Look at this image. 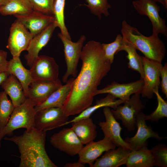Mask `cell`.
<instances>
[{
	"label": "cell",
	"instance_id": "obj_1",
	"mask_svg": "<svg viewBox=\"0 0 167 167\" xmlns=\"http://www.w3.org/2000/svg\"><path fill=\"white\" fill-rule=\"evenodd\" d=\"M80 58L82 62L80 72L73 80L62 108L68 117L79 114L92 105L98 86L111 68L101 44L94 41L83 46Z\"/></svg>",
	"mask_w": 167,
	"mask_h": 167
},
{
	"label": "cell",
	"instance_id": "obj_38",
	"mask_svg": "<svg viewBox=\"0 0 167 167\" xmlns=\"http://www.w3.org/2000/svg\"><path fill=\"white\" fill-rule=\"evenodd\" d=\"M64 167H84V165L78 161L74 163H66L64 166Z\"/></svg>",
	"mask_w": 167,
	"mask_h": 167
},
{
	"label": "cell",
	"instance_id": "obj_8",
	"mask_svg": "<svg viewBox=\"0 0 167 167\" xmlns=\"http://www.w3.org/2000/svg\"><path fill=\"white\" fill-rule=\"evenodd\" d=\"M68 117L62 108L44 109L36 112L34 127L39 131H46L63 126L68 121Z\"/></svg>",
	"mask_w": 167,
	"mask_h": 167
},
{
	"label": "cell",
	"instance_id": "obj_5",
	"mask_svg": "<svg viewBox=\"0 0 167 167\" xmlns=\"http://www.w3.org/2000/svg\"><path fill=\"white\" fill-rule=\"evenodd\" d=\"M140 93L133 94L122 105L118 106L115 109H111L115 119L121 120L122 124L128 131H132L136 127V118L143 109L144 105L140 100Z\"/></svg>",
	"mask_w": 167,
	"mask_h": 167
},
{
	"label": "cell",
	"instance_id": "obj_20",
	"mask_svg": "<svg viewBox=\"0 0 167 167\" xmlns=\"http://www.w3.org/2000/svg\"><path fill=\"white\" fill-rule=\"evenodd\" d=\"M131 151L120 147L108 150L96 160L91 167H118L126 164Z\"/></svg>",
	"mask_w": 167,
	"mask_h": 167
},
{
	"label": "cell",
	"instance_id": "obj_9",
	"mask_svg": "<svg viewBox=\"0 0 167 167\" xmlns=\"http://www.w3.org/2000/svg\"><path fill=\"white\" fill-rule=\"evenodd\" d=\"M132 4L139 14L149 18L152 26V33L161 34L167 36L166 22L160 17V7L156 2L152 0H137L133 1Z\"/></svg>",
	"mask_w": 167,
	"mask_h": 167
},
{
	"label": "cell",
	"instance_id": "obj_23",
	"mask_svg": "<svg viewBox=\"0 0 167 167\" xmlns=\"http://www.w3.org/2000/svg\"><path fill=\"white\" fill-rule=\"evenodd\" d=\"M74 78L68 79L65 85L53 92L42 103L35 106L36 112L49 108H62L68 95Z\"/></svg>",
	"mask_w": 167,
	"mask_h": 167
},
{
	"label": "cell",
	"instance_id": "obj_30",
	"mask_svg": "<svg viewBox=\"0 0 167 167\" xmlns=\"http://www.w3.org/2000/svg\"><path fill=\"white\" fill-rule=\"evenodd\" d=\"M3 91L0 92V132L7 123L15 107Z\"/></svg>",
	"mask_w": 167,
	"mask_h": 167
},
{
	"label": "cell",
	"instance_id": "obj_12",
	"mask_svg": "<svg viewBox=\"0 0 167 167\" xmlns=\"http://www.w3.org/2000/svg\"><path fill=\"white\" fill-rule=\"evenodd\" d=\"M30 71L33 80L55 81L58 79L59 67L53 58L39 56Z\"/></svg>",
	"mask_w": 167,
	"mask_h": 167
},
{
	"label": "cell",
	"instance_id": "obj_10",
	"mask_svg": "<svg viewBox=\"0 0 167 167\" xmlns=\"http://www.w3.org/2000/svg\"><path fill=\"white\" fill-rule=\"evenodd\" d=\"M49 142L54 148L71 156L78 154L84 146L71 128H63L53 134Z\"/></svg>",
	"mask_w": 167,
	"mask_h": 167
},
{
	"label": "cell",
	"instance_id": "obj_11",
	"mask_svg": "<svg viewBox=\"0 0 167 167\" xmlns=\"http://www.w3.org/2000/svg\"><path fill=\"white\" fill-rule=\"evenodd\" d=\"M144 76L143 84L140 92L143 97L152 99L155 90L159 89L160 84L161 63L143 57Z\"/></svg>",
	"mask_w": 167,
	"mask_h": 167
},
{
	"label": "cell",
	"instance_id": "obj_19",
	"mask_svg": "<svg viewBox=\"0 0 167 167\" xmlns=\"http://www.w3.org/2000/svg\"><path fill=\"white\" fill-rule=\"evenodd\" d=\"M57 27L54 21L32 39L27 50L28 53L24 56L27 64L30 68L38 57L40 51L49 42Z\"/></svg>",
	"mask_w": 167,
	"mask_h": 167
},
{
	"label": "cell",
	"instance_id": "obj_7",
	"mask_svg": "<svg viewBox=\"0 0 167 167\" xmlns=\"http://www.w3.org/2000/svg\"><path fill=\"white\" fill-rule=\"evenodd\" d=\"M33 37L25 26L16 19L10 28L6 47L13 57H19L22 51L27 50Z\"/></svg>",
	"mask_w": 167,
	"mask_h": 167
},
{
	"label": "cell",
	"instance_id": "obj_40",
	"mask_svg": "<svg viewBox=\"0 0 167 167\" xmlns=\"http://www.w3.org/2000/svg\"><path fill=\"white\" fill-rule=\"evenodd\" d=\"M161 3L166 9L167 8V0H152Z\"/></svg>",
	"mask_w": 167,
	"mask_h": 167
},
{
	"label": "cell",
	"instance_id": "obj_15",
	"mask_svg": "<svg viewBox=\"0 0 167 167\" xmlns=\"http://www.w3.org/2000/svg\"><path fill=\"white\" fill-rule=\"evenodd\" d=\"M116 147L110 139L105 136L97 141H91L84 146L78 153V161L84 165L88 164L91 167L94 162L104 152L115 149Z\"/></svg>",
	"mask_w": 167,
	"mask_h": 167
},
{
	"label": "cell",
	"instance_id": "obj_16",
	"mask_svg": "<svg viewBox=\"0 0 167 167\" xmlns=\"http://www.w3.org/2000/svg\"><path fill=\"white\" fill-rule=\"evenodd\" d=\"M103 112L105 121L100 122L99 125L104 136L110 139L116 147L130 149L128 144L121 137L122 128L113 115L110 107H104Z\"/></svg>",
	"mask_w": 167,
	"mask_h": 167
},
{
	"label": "cell",
	"instance_id": "obj_31",
	"mask_svg": "<svg viewBox=\"0 0 167 167\" xmlns=\"http://www.w3.org/2000/svg\"><path fill=\"white\" fill-rule=\"evenodd\" d=\"M85 1L87 4H84L83 5L87 6L91 12L97 16L99 19H101L102 14L105 17L109 15L108 9L111 7V6L108 2V0Z\"/></svg>",
	"mask_w": 167,
	"mask_h": 167
},
{
	"label": "cell",
	"instance_id": "obj_32",
	"mask_svg": "<svg viewBox=\"0 0 167 167\" xmlns=\"http://www.w3.org/2000/svg\"><path fill=\"white\" fill-rule=\"evenodd\" d=\"M156 96L158 104L156 109L151 114L145 115L146 120L157 122L160 119L167 117V102L161 96L159 92V89L154 91Z\"/></svg>",
	"mask_w": 167,
	"mask_h": 167
},
{
	"label": "cell",
	"instance_id": "obj_6",
	"mask_svg": "<svg viewBox=\"0 0 167 167\" xmlns=\"http://www.w3.org/2000/svg\"><path fill=\"white\" fill-rule=\"evenodd\" d=\"M58 36L63 45L67 70L62 77V81L66 83L70 76L71 75L75 78L77 75L78 64L86 38L84 35H82L78 41L75 42L67 38L61 32L58 34Z\"/></svg>",
	"mask_w": 167,
	"mask_h": 167
},
{
	"label": "cell",
	"instance_id": "obj_24",
	"mask_svg": "<svg viewBox=\"0 0 167 167\" xmlns=\"http://www.w3.org/2000/svg\"><path fill=\"white\" fill-rule=\"evenodd\" d=\"M7 72L14 75L21 84L27 97L29 86L33 80L30 70L23 65L19 57H13L8 61Z\"/></svg>",
	"mask_w": 167,
	"mask_h": 167
},
{
	"label": "cell",
	"instance_id": "obj_14",
	"mask_svg": "<svg viewBox=\"0 0 167 167\" xmlns=\"http://www.w3.org/2000/svg\"><path fill=\"white\" fill-rule=\"evenodd\" d=\"M62 85L58 79L55 81L33 80L29 86L27 98L35 106L43 102Z\"/></svg>",
	"mask_w": 167,
	"mask_h": 167
},
{
	"label": "cell",
	"instance_id": "obj_29",
	"mask_svg": "<svg viewBox=\"0 0 167 167\" xmlns=\"http://www.w3.org/2000/svg\"><path fill=\"white\" fill-rule=\"evenodd\" d=\"M66 0H54L53 14L57 27L60 28L61 33L68 39L71 38L65 24L64 11Z\"/></svg>",
	"mask_w": 167,
	"mask_h": 167
},
{
	"label": "cell",
	"instance_id": "obj_18",
	"mask_svg": "<svg viewBox=\"0 0 167 167\" xmlns=\"http://www.w3.org/2000/svg\"><path fill=\"white\" fill-rule=\"evenodd\" d=\"M35 36L55 21L53 15H47L33 11L23 15H14Z\"/></svg>",
	"mask_w": 167,
	"mask_h": 167
},
{
	"label": "cell",
	"instance_id": "obj_26",
	"mask_svg": "<svg viewBox=\"0 0 167 167\" xmlns=\"http://www.w3.org/2000/svg\"><path fill=\"white\" fill-rule=\"evenodd\" d=\"M127 167H152L154 166V160L147 146L136 151H131L126 164Z\"/></svg>",
	"mask_w": 167,
	"mask_h": 167
},
{
	"label": "cell",
	"instance_id": "obj_42",
	"mask_svg": "<svg viewBox=\"0 0 167 167\" xmlns=\"http://www.w3.org/2000/svg\"><path fill=\"white\" fill-rule=\"evenodd\" d=\"M1 146V140L0 139V147Z\"/></svg>",
	"mask_w": 167,
	"mask_h": 167
},
{
	"label": "cell",
	"instance_id": "obj_3",
	"mask_svg": "<svg viewBox=\"0 0 167 167\" xmlns=\"http://www.w3.org/2000/svg\"><path fill=\"white\" fill-rule=\"evenodd\" d=\"M121 32L123 39L140 51L144 57L161 63L165 55L166 49L158 35L152 33L150 36H145L125 20L122 23Z\"/></svg>",
	"mask_w": 167,
	"mask_h": 167
},
{
	"label": "cell",
	"instance_id": "obj_33",
	"mask_svg": "<svg viewBox=\"0 0 167 167\" xmlns=\"http://www.w3.org/2000/svg\"><path fill=\"white\" fill-rule=\"evenodd\" d=\"M123 41L122 35L118 34L113 42L108 44H101L105 56L111 64L113 62L114 55L119 52Z\"/></svg>",
	"mask_w": 167,
	"mask_h": 167
},
{
	"label": "cell",
	"instance_id": "obj_34",
	"mask_svg": "<svg viewBox=\"0 0 167 167\" xmlns=\"http://www.w3.org/2000/svg\"><path fill=\"white\" fill-rule=\"evenodd\" d=\"M150 151L154 160V166L167 167V148L166 145H157Z\"/></svg>",
	"mask_w": 167,
	"mask_h": 167
},
{
	"label": "cell",
	"instance_id": "obj_37",
	"mask_svg": "<svg viewBox=\"0 0 167 167\" xmlns=\"http://www.w3.org/2000/svg\"><path fill=\"white\" fill-rule=\"evenodd\" d=\"M7 53L3 50H0V73L6 72L8 61L7 60Z\"/></svg>",
	"mask_w": 167,
	"mask_h": 167
},
{
	"label": "cell",
	"instance_id": "obj_35",
	"mask_svg": "<svg viewBox=\"0 0 167 167\" xmlns=\"http://www.w3.org/2000/svg\"><path fill=\"white\" fill-rule=\"evenodd\" d=\"M33 11L47 15H53L54 0H28Z\"/></svg>",
	"mask_w": 167,
	"mask_h": 167
},
{
	"label": "cell",
	"instance_id": "obj_41",
	"mask_svg": "<svg viewBox=\"0 0 167 167\" xmlns=\"http://www.w3.org/2000/svg\"><path fill=\"white\" fill-rule=\"evenodd\" d=\"M8 0H0V7L3 5Z\"/></svg>",
	"mask_w": 167,
	"mask_h": 167
},
{
	"label": "cell",
	"instance_id": "obj_28",
	"mask_svg": "<svg viewBox=\"0 0 167 167\" xmlns=\"http://www.w3.org/2000/svg\"><path fill=\"white\" fill-rule=\"evenodd\" d=\"M33 11L28 0H8L0 7V14L3 16L25 15Z\"/></svg>",
	"mask_w": 167,
	"mask_h": 167
},
{
	"label": "cell",
	"instance_id": "obj_17",
	"mask_svg": "<svg viewBox=\"0 0 167 167\" xmlns=\"http://www.w3.org/2000/svg\"><path fill=\"white\" fill-rule=\"evenodd\" d=\"M143 84V79L126 84H120L113 81L104 88L97 89L96 95L102 94H109L123 101L128 100L133 94L141 92Z\"/></svg>",
	"mask_w": 167,
	"mask_h": 167
},
{
	"label": "cell",
	"instance_id": "obj_39",
	"mask_svg": "<svg viewBox=\"0 0 167 167\" xmlns=\"http://www.w3.org/2000/svg\"><path fill=\"white\" fill-rule=\"evenodd\" d=\"M9 75V74L7 72L0 73V85Z\"/></svg>",
	"mask_w": 167,
	"mask_h": 167
},
{
	"label": "cell",
	"instance_id": "obj_36",
	"mask_svg": "<svg viewBox=\"0 0 167 167\" xmlns=\"http://www.w3.org/2000/svg\"><path fill=\"white\" fill-rule=\"evenodd\" d=\"M160 77L161 81L160 84L161 91L163 94L167 97V63H165L164 66H162L160 72Z\"/></svg>",
	"mask_w": 167,
	"mask_h": 167
},
{
	"label": "cell",
	"instance_id": "obj_21",
	"mask_svg": "<svg viewBox=\"0 0 167 167\" xmlns=\"http://www.w3.org/2000/svg\"><path fill=\"white\" fill-rule=\"evenodd\" d=\"M71 124V128L84 145L93 141L96 138L97 127L90 117Z\"/></svg>",
	"mask_w": 167,
	"mask_h": 167
},
{
	"label": "cell",
	"instance_id": "obj_4",
	"mask_svg": "<svg viewBox=\"0 0 167 167\" xmlns=\"http://www.w3.org/2000/svg\"><path fill=\"white\" fill-rule=\"evenodd\" d=\"M36 112L35 105L27 98L22 104L15 107L7 123L0 132V139L6 135L11 136L16 129L24 128L29 130L33 127Z\"/></svg>",
	"mask_w": 167,
	"mask_h": 167
},
{
	"label": "cell",
	"instance_id": "obj_25",
	"mask_svg": "<svg viewBox=\"0 0 167 167\" xmlns=\"http://www.w3.org/2000/svg\"><path fill=\"white\" fill-rule=\"evenodd\" d=\"M124 102L125 101L120 99H116V98L112 95L107 94L104 98L96 100L94 105L90 106L71 120L66 122L64 124L63 126L82 119L90 117L95 111L103 107H108L115 109L118 106Z\"/></svg>",
	"mask_w": 167,
	"mask_h": 167
},
{
	"label": "cell",
	"instance_id": "obj_22",
	"mask_svg": "<svg viewBox=\"0 0 167 167\" xmlns=\"http://www.w3.org/2000/svg\"><path fill=\"white\" fill-rule=\"evenodd\" d=\"M0 85L10 96L15 107L21 105L26 100L27 97L21 84L13 75L10 74Z\"/></svg>",
	"mask_w": 167,
	"mask_h": 167
},
{
	"label": "cell",
	"instance_id": "obj_27",
	"mask_svg": "<svg viewBox=\"0 0 167 167\" xmlns=\"http://www.w3.org/2000/svg\"><path fill=\"white\" fill-rule=\"evenodd\" d=\"M123 39V43L119 52L123 50L127 53L126 57L128 60V67L138 72L140 75V79L143 80L144 73L143 57L137 53L136 49L131 44Z\"/></svg>",
	"mask_w": 167,
	"mask_h": 167
},
{
	"label": "cell",
	"instance_id": "obj_13",
	"mask_svg": "<svg viewBox=\"0 0 167 167\" xmlns=\"http://www.w3.org/2000/svg\"><path fill=\"white\" fill-rule=\"evenodd\" d=\"M145 116L142 111L138 114L136 118V133L132 137L127 136L125 139L124 140L128 144L131 151L137 150L143 146H147V140L149 138H154L158 140L163 138L153 131L151 127L147 125Z\"/></svg>",
	"mask_w": 167,
	"mask_h": 167
},
{
	"label": "cell",
	"instance_id": "obj_2",
	"mask_svg": "<svg viewBox=\"0 0 167 167\" xmlns=\"http://www.w3.org/2000/svg\"><path fill=\"white\" fill-rule=\"evenodd\" d=\"M46 131L32 127L20 135L5 137L15 143L20 154L19 167H57L45 149Z\"/></svg>",
	"mask_w": 167,
	"mask_h": 167
}]
</instances>
